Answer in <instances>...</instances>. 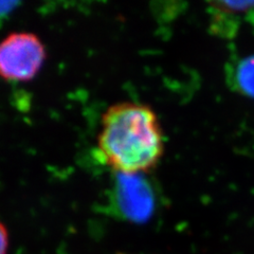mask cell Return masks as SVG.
<instances>
[{
    "label": "cell",
    "mask_w": 254,
    "mask_h": 254,
    "mask_svg": "<svg viewBox=\"0 0 254 254\" xmlns=\"http://www.w3.org/2000/svg\"><path fill=\"white\" fill-rule=\"evenodd\" d=\"M230 85L244 95L254 99V55L238 60L230 69Z\"/></svg>",
    "instance_id": "5b68a950"
},
{
    "label": "cell",
    "mask_w": 254,
    "mask_h": 254,
    "mask_svg": "<svg viewBox=\"0 0 254 254\" xmlns=\"http://www.w3.org/2000/svg\"><path fill=\"white\" fill-rule=\"evenodd\" d=\"M227 5L230 9L244 16L245 19H247L250 23L254 26V1L251 2H229L226 1Z\"/></svg>",
    "instance_id": "8992f818"
},
{
    "label": "cell",
    "mask_w": 254,
    "mask_h": 254,
    "mask_svg": "<svg viewBox=\"0 0 254 254\" xmlns=\"http://www.w3.org/2000/svg\"><path fill=\"white\" fill-rule=\"evenodd\" d=\"M9 244V233L3 222L0 220V254H7Z\"/></svg>",
    "instance_id": "52a82bcc"
},
{
    "label": "cell",
    "mask_w": 254,
    "mask_h": 254,
    "mask_svg": "<svg viewBox=\"0 0 254 254\" xmlns=\"http://www.w3.org/2000/svg\"><path fill=\"white\" fill-rule=\"evenodd\" d=\"M17 5L15 1H0V17L9 15Z\"/></svg>",
    "instance_id": "ba28073f"
},
{
    "label": "cell",
    "mask_w": 254,
    "mask_h": 254,
    "mask_svg": "<svg viewBox=\"0 0 254 254\" xmlns=\"http://www.w3.org/2000/svg\"><path fill=\"white\" fill-rule=\"evenodd\" d=\"M47 59L44 43L36 34L15 32L0 42V77L28 82L41 71Z\"/></svg>",
    "instance_id": "7a4b0ae2"
},
{
    "label": "cell",
    "mask_w": 254,
    "mask_h": 254,
    "mask_svg": "<svg viewBox=\"0 0 254 254\" xmlns=\"http://www.w3.org/2000/svg\"><path fill=\"white\" fill-rule=\"evenodd\" d=\"M212 33L222 38H232L237 33L242 16L230 9L226 1L210 2Z\"/></svg>",
    "instance_id": "277c9868"
},
{
    "label": "cell",
    "mask_w": 254,
    "mask_h": 254,
    "mask_svg": "<svg viewBox=\"0 0 254 254\" xmlns=\"http://www.w3.org/2000/svg\"><path fill=\"white\" fill-rule=\"evenodd\" d=\"M102 162L117 174L143 175L155 170L165 152V136L155 110L123 101L102 117L97 141Z\"/></svg>",
    "instance_id": "6da1fadb"
},
{
    "label": "cell",
    "mask_w": 254,
    "mask_h": 254,
    "mask_svg": "<svg viewBox=\"0 0 254 254\" xmlns=\"http://www.w3.org/2000/svg\"><path fill=\"white\" fill-rule=\"evenodd\" d=\"M141 176L118 174L116 208L119 215L132 222L148 220L155 208L152 190Z\"/></svg>",
    "instance_id": "3957f363"
}]
</instances>
